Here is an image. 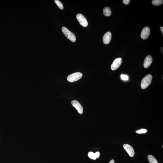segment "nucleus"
<instances>
[{
    "label": "nucleus",
    "mask_w": 163,
    "mask_h": 163,
    "mask_svg": "<svg viewBox=\"0 0 163 163\" xmlns=\"http://www.w3.org/2000/svg\"><path fill=\"white\" fill-rule=\"evenodd\" d=\"M153 77L152 75L148 74L144 77L141 82V88L142 90H144L148 87L152 80Z\"/></svg>",
    "instance_id": "nucleus-1"
},
{
    "label": "nucleus",
    "mask_w": 163,
    "mask_h": 163,
    "mask_svg": "<svg viewBox=\"0 0 163 163\" xmlns=\"http://www.w3.org/2000/svg\"><path fill=\"white\" fill-rule=\"evenodd\" d=\"M62 31L64 35L69 40L73 42L76 41V36L72 32L69 30L67 28L63 27L62 28Z\"/></svg>",
    "instance_id": "nucleus-2"
},
{
    "label": "nucleus",
    "mask_w": 163,
    "mask_h": 163,
    "mask_svg": "<svg viewBox=\"0 0 163 163\" xmlns=\"http://www.w3.org/2000/svg\"><path fill=\"white\" fill-rule=\"evenodd\" d=\"M82 74L77 72L72 74L67 77V80L70 82H74L79 80L82 77Z\"/></svg>",
    "instance_id": "nucleus-3"
},
{
    "label": "nucleus",
    "mask_w": 163,
    "mask_h": 163,
    "mask_svg": "<svg viewBox=\"0 0 163 163\" xmlns=\"http://www.w3.org/2000/svg\"><path fill=\"white\" fill-rule=\"evenodd\" d=\"M76 18L82 26L84 27H87L88 25V23L87 19L84 15L80 14H78L76 15Z\"/></svg>",
    "instance_id": "nucleus-4"
},
{
    "label": "nucleus",
    "mask_w": 163,
    "mask_h": 163,
    "mask_svg": "<svg viewBox=\"0 0 163 163\" xmlns=\"http://www.w3.org/2000/svg\"><path fill=\"white\" fill-rule=\"evenodd\" d=\"M122 62V59L121 58L115 59L111 66V69L113 71L117 69L121 65Z\"/></svg>",
    "instance_id": "nucleus-5"
},
{
    "label": "nucleus",
    "mask_w": 163,
    "mask_h": 163,
    "mask_svg": "<svg viewBox=\"0 0 163 163\" xmlns=\"http://www.w3.org/2000/svg\"><path fill=\"white\" fill-rule=\"evenodd\" d=\"M123 147L125 151L127 152L131 157H133L134 156L135 154L134 150L131 145L128 144H125L123 145Z\"/></svg>",
    "instance_id": "nucleus-6"
},
{
    "label": "nucleus",
    "mask_w": 163,
    "mask_h": 163,
    "mask_svg": "<svg viewBox=\"0 0 163 163\" xmlns=\"http://www.w3.org/2000/svg\"><path fill=\"white\" fill-rule=\"evenodd\" d=\"M150 34V29L148 27H146L142 29L141 34V37L142 39H147L149 36Z\"/></svg>",
    "instance_id": "nucleus-7"
},
{
    "label": "nucleus",
    "mask_w": 163,
    "mask_h": 163,
    "mask_svg": "<svg viewBox=\"0 0 163 163\" xmlns=\"http://www.w3.org/2000/svg\"><path fill=\"white\" fill-rule=\"evenodd\" d=\"M71 104L74 107L77 109L79 114H82L83 113V108L79 102L76 101V100H73L72 101Z\"/></svg>",
    "instance_id": "nucleus-8"
},
{
    "label": "nucleus",
    "mask_w": 163,
    "mask_h": 163,
    "mask_svg": "<svg viewBox=\"0 0 163 163\" xmlns=\"http://www.w3.org/2000/svg\"><path fill=\"white\" fill-rule=\"evenodd\" d=\"M153 58L150 55L147 56L144 60V67L145 68H147L151 65L152 63Z\"/></svg>",
    "instance_id": "nucleus-9"
},
{
    "label": "nucleus",
    "mask_w": 163,
    "mask_h": 163,
    "mask_svg": "<svg viewBox=\"0 0 163 163\" xmlns=\"http://www.w3.org/2000/svg\"><path fill=\"white\" fill-rule=\"evenodd\" d=\"M112 38V34L110 32H107L103 36V43L107 45L109 43Z\"/></svg>",
    "instance_id": "nucleus-10"
},
{
    "label": "nucleus",
    "mask_w": 163,
    "mask_h": 163,
    "mask_svg": "<svg viewBox=\"0 0 163 163\" xmlns=\"http://www.w3.org/2000/svg\"><path fill=\"white\" fill-rule=\"evenodd\" d=\"M103 13L105 16L106 17L110 16L112 14L110 8L109 7H105L103 9Z\"/></svg>",
    "instance_id": "nucleus-11"
},
{
    "label": "nucleus",
    "mask_w": 163,
    "mask_h": 163,
    "mask_svg": "<svg viewBox=\"0 0 163 163\" xmlns=\"http://www.w3.org/2000/svg\"><path fill=\"white\" fill-rule=\"evenodd\" d=\"M148 159L150 163H158L156 158L151 155H148Z\"/></svg>",
    "instance_id": "nucleus-12"
},
{
    "label": "nucleus",
    "mask_w": 163,
    "mask_h": 163,
    "mask_svg": "<svg viewBox=\"0 0 163 163\" xmlns=\"http://www.w3.org/2000/svg\"><path fill=\"white\" fill-rule=\"evenodd\" d=\"M152 4L153 5L156 6H159L163 4L162 0H153L152 2Z\"/></svg>",
    "instance_id": "nucleus-13"
},
{
    "label": "nucleus",
    "mask_w": 163,
    "mask_h": 163,
    "mask_svg": "<svg viewBox=\"0 0 163 163\" xmlns=\"http://www.w3.org/2000/svg\"><path fill=\"white\" fill-rule=\"evenodd\" d=\"M55 2V3L59 7V8L61 9H63L64 8V7L63 4L59 0H55L54 1Z\"/></svg>",
    "instance_id": "nucleus-14"
},
{
    "label": "nucleus",
    "mask_w": 163,
    "mask_h": 163,
    "mask_svg": "<svg viewBox=\"0 0 163 163\" xmlns=\"http://www.w3.org/2000/svg\"><path fill=\"white\" fill-rule=\"evenodd\" d=\"M88 156L90 159L95 160H96V158L95 157V153L92 152H90L88 153Z\"/></svg>",
    "instance_id": "nucleus-15"
},
{
    "label": "nucleus",
    "mask_w": 163,
    "mask_h": 163,
    "mask_svg": "<svg viewBox=\"0 0 163 163\" xmlns=\"http://www.w3.org/2000/svg\"><path fill=\"white\" fill-rule=\"evenodd\" d=\"M147 132V130L145 129H142L138 130L136 131V133L138 134H145Z\"/></svg>",
    "instance_id": "nucleus-16"
},
{
    "label": "nucleus",
    "mask_w": 163,
    "mask_h": 163,
    "mask_svg": "<svg viewBox=\"0 0 163 163\" xmlns=\"http://www.w3.org/2000/svg\"><path fill=\"white\" fill-rule=\"evenodd\" d=\"M121 78L122 80L124 81L128 80L129 79V77L127 75L124 74L121 75Z\"/></svg>",
    "instance_id": "nucleus-17"
},
{
    "label": "nucleus",
    "mask_w": 163,
    "mask_h": 163,
    "mask_svg": "<svg viewBox=\"0 0 163 163\" xmlns=\"http://www.w3.org/2000/svg\"><path fill=\"white\" fill-rule=\"evenodd\" d=\"M130 1V0H123V2L125 5H128L129 4Z\"/></svg>",
    "instance_id": "nucleus-18"
},
{
    "label": "nucleus",
    "mask_w": 163,
    "mask_h": 163,
    "mask_svg": "<svg viewBox=\"0 0 163 163\" xmlns=\"http://www.w3.org/2000/svg\"><path fill=\"white\" fill-rule=\"evenodd\" d=\"M95 153V157H96V159H97V158H99L100 156V153L99 152H96Z\"/></svg>",
    "instance_id": "nucleus-19"
},
{
    "label": "nucleus",
    "mask_w": 163,
    "mask_h": 163,
    "mask_svg": "<svg viewBox=\"0 0 163 163\" xmlns=\"http://www.w3.org/2000/svg\"><path fill=\"white\" fill-rule=\"evenodd\" d=\"M160 29L161 32H162V34H163V27L162 26H161L160 28Z\"/></svg>",
    "instance_id": "nucleus-20"
},
{
    "label": "nucleus",
    "mask_w": 163,
    "mask_h": 163,
    "mask_svg": "<svg viewBox=\"0 0 163 163\" xmlns=\"http://www.w3.org/2000/svg\"><path fill=\"white\" fill-rule=\"evenodd\" d=\"M109 163H114V160L112 159L110 161Z\"/></svg>",
    "instance_id": "nucleus-21"
}]
</instances>
